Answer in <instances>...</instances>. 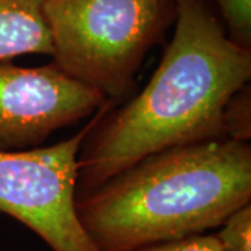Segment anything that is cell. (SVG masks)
Masks as SVG:
<instances>
[{
    "label": "cell",
    "mask_w": 251,
    "mask_h": 251,
    "mask_svg": "<svg viewBox=\"0 0 251 251\" xmlns=\"http://www.w3.org/2000/svg\"><path fill=\"white\" fill-rule=\"evenodd\" d=\"M226 32L237 45L251 50V0H215Z\"/></svg>",
    "instance_id": "9c48e42d"
},
{
    "label": "cell",
    "mask_w": 251,
    "mask_h": 251,
    "mask_svg": "<svg viewBox=\"0 0 251 251\" xmlns=\"http://www.w3.org/2000/svg\"><path fill=\"white\" fill-rule=\"evenodd\" d=\"M67 140L24 151H0V212L38 234L52 251H99L77 215L81 147L105 110Z\"/></svg>",
    "instance_id": "277c9868"
},
{
    "label": "cell",
    "mask_w": 251,
    "mask_h": 251,
    "mask_svg": "<svg viewBox=\"0 0 251 251\" xmlns=\"http://www.w3.org/2000/svg\"><path fill=\"white\" fill-rule=\"evenodd\" d=\"M108 102L53 63L20 67L0 62V151L36 148Z\"/></svg>",
    "instance_id": "5b68a950"
},
{
    "label": "cell",
    "mask_w": 251,
    "mask_h": 251,
    "mask_svg": "<svg viewBox=\"0 0 251 251\" xmlns=\"http://www.w3.org/2000/svg\"><path fill=\"white\" fill-rule=\"evenodd\" d=\"M25 54L52 56L44 0H0V62Z\"/></svg>",
    "instance_id": "8992f818"
},
{
    "label": "cell",
    "mask_w": 251,
    "mask_h": 251,
    "mask_svg": "<svg viewBox=\"0 0 251 251\" xmlns=\"http://www.w3.org/2000/svg\"><path fill=\"white\" fill-rule=\"evenodd\" d=\"M251 202V144L230 138L151 153L77 200L99 251H130L206 233Z\"/></svg>",
    "instance_id": "7a4b0ae2"
},
{
    "label": "cell",
    "mask_w": 251,
    "mask_h": 251,
    "mask_svg": "<svg viewBox=\"0 0 251 251\" xmlns=\"http://www.w3.org/2000/svg\"><path fill=\"white\" fill-rule=\"evenodd\" d=\"M130 251H222L215 234H194L177 240L156 243Z\"/></svg>",
    "instance_id": "30bf717a"
},
{
    "label": "cell",
    "mask_w": 251,
    "mask_h": 251,
    "mask_svg": "<svg viewBox=\"0 0 251 251\" xmlns=\"http://www.w3.org/2000/svg\"><path fill=\"white\" fill-rule=\"evenodd\" d=\"M52 63L115 102L176 20V0H44Z\"/></svg>",
    "instance_id": "3957f363"
},
{
    "label": "cell",
    "mask_w": 251,
    "mask_h": 251,
    "mask_svg": "<svg viewBox=\"0 0 251 251\" xmlns=\"http://www.w3.org/2000/svg\"><path fill=\"white\" fill-rule=\"evenodd\" d=\"M222 134L240 143L251 140V85L244 84L227 99L222 115Z\"/></svg>",
    "instance_id": "52a82bcc"
},
{
    "label": "cell",
    "mask_w": 251,
    "mask_h": 251,
    "mask_svg": "<svg viewBox=\"0 0 251 251\" xmlns=\"http://www.w3.org/2000/svg\"><path fill=\"white\" fill-rule=\"evenodd\" d=\"M215 233L222 251H251V202L227 216Z\"/></svg>",
    "instance_id": "ba28073f"
},
{
    "label": "cell",
    "mask_w": 251,
    "mask_h": 251,
    "mask_svg": "<svg viewBox=\"0 0 251 251\" xmlns=\"http://www.w3.org/2000/svg\"><path fill=\"white\" fill-rule=\"evenodd\" d=\"M173 25L148 84L106 109L85 137L77 200L151 153L224 137L225 105L251 80V50L230 39L205 0H176Z\"/></svg>",
    "instance_id": "6da1fadb"
}]
</instances>
